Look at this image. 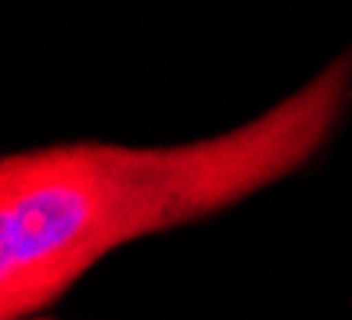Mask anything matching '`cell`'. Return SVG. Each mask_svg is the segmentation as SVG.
<instances>
[{"label":"cell","mask_w":352,"mask_h":320,"mask_svg":"<svg viewBox=\"0 0 352 320\" xmlns=\"http://www.w3.org/2000/svg\"><path fill=\"white\" fill-rule=\"evenodd\" d=\"M352 105V48L232 130L172 146L48 143L0 159V320L48 311L131 241L216 216L295 174Z\"/></svg>","instance_id":"obj_1"},{"label":"cell","mask_w":352,"mask_h":320,"mask_svg":"<svg viewBox=\"0 0 352 320\" xmlns=\"http://www.w3.org/2000/svg\"><path fill=\"white\" fill-rule=\"evenodd\" d=\"M19 320H51V317H45V314H32V317H19Z\"/></svg>","instance_id":"obj_2"}]
</instances>
